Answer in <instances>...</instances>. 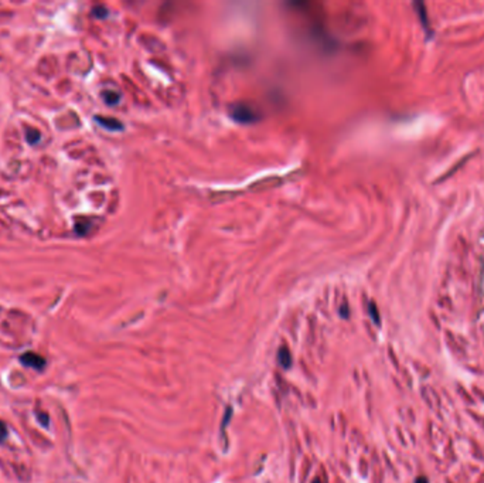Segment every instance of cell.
I'll list each match as a JSON object with an SVG mask.
<instances>
[{"mask_svg": "<svg viewBox=\"0 0 484 483\" xmlns=\"http://www.w3.org/2000/svg\"><path fill=\"white\" fill-rule=\"evenodd\" d=\"M231 117L238 123H252L258 121V112L248 104H235L231 107Z\"/></svg>", "mask_w": 484, "mask_h": 483, "instance_id": "cell-1", "label": "cell"}, {"mask_svg": "<svg viewBox=\"0 0 484 483\" xmlns=\"http://www.w3.org/2000/svg\"><path fill=\"white\" fill-rule=\"evenodd\" d=\"M20 363L26 365V367H29V368H34L37 371H43L46 364H47V362H46V359L43 356L33 353V352H26V353L20 356Z\"/></svg>", "mask_w": 484, "mask_h": 483, "instance_id": "cell-2", "label": "cell"}, {"mask_svg": "<svg viewBox=\"0 0 484 483\" xmlns=\"http://www.w3.org/2000/svg\"><path fill=\"white\" fill-rule=\"evenodd\" d=\"M95 121L98 122L102 128L108 129V130H113V132H116V130H122V129H123L122 122L115 118H109V117H95Z\"/></svg>", "mask_w": 484, "mask_h": 483, "instance_id": "cell-3", "label": "cell"}, {"mask_svg": "<svg viewBox=\"0 0 484 483\" xmlns=\"http://www.w3.org/2000/svg\"><path fill=\"white\" fill-rule=\"evenodd\" d=\"M102 98H104V101L108 105H116V104H119L120 95H119L118 92H115V91H107V92L102 94Z\"/></svg>", "mask_w": 484, "mask_h": 483, "instance_id": "cell-4", "label": "cell"}, {"mask_svg": "<svg viewBox=\"0 0 484 483\" xmlns=\"http://www.w3.org/2000/svg\"><path fill=\"white\" fill-rule=\"evenodd\" d=\"M26 139H27V142H29L30 145H37L40 142V139H41V135H40V132L37 129L27 128V130H26Z\"/></svg>", "mask_w": 484, "mask_h": 483, "instance_id": "cell-5", "label": "cell"}, {"mask_svg": "<svg viewBox=\"0 0 484 483\" xmlns=\"http://www.w3.org/2000/svg\"><path fill=\"white\" fill-rule=\"evenodd\" d=\"M279 362H280V364L283 365L285 368L290 367L292 357H290V353H289V350H287L286 347H282V349L279 350Z\"/></svg>", "mask_w": 484, "mask_h": 483, "instance_id": "cell-6", "label": "cell"}, {"mask_svg": "<svg viewBox=\"0 0 484 483\" xmlns=\"http://www.w3.org/2000/svg\"><path fill=\"white\" fill-rule=\"evenodd\" d=\"M88 230H89L88 221L84 220V218H79L78 221H77V224H75V231L78 233L79 236H84V234L88 233Z\"/></svg>", "mask_w": 484, "mask_h": 483, "instance_id": "cell-7", "label": "cell"}, {"mask_svg": "<svg viewBox=\"0 0 484 483\" xmlns=\"http://www.w3.org/2000/svg\"><path fill=\"white\" fill-rule=\"evenodd\" d=\"M92 14L95 17H98V19H105L108 16V10H107V7H104V6H95L92 9Z\"/></svg>", "mask_w": 484, "mask_h": 483, "instance_id": "cell-8", "label": "cell"}, {"mask_svg": "<svg viewBox=\"0 0 484 483\" xmlns=\"http://www.w3.org/2000/svg\"><path fill=\"white\" fill-rule=\"evenodd\" d=\"M368 309H370V315H371V317L374 319V322H376V325L379 323V315H378V310H376V303H370V306H368Z\"/></svg>", "mask_w": 484, "mask_h": 483, "instance_id": "cell-9", "label": "cell"}, {"mask_svg": "<svg viewBox=\"0 0 484 483\" xmlns=\"http://www.w3.org/2000/svg\"><path fill=\"white\" fill-rule=\"evenodd\" d=\"M7 434H9V431H7V426H6V424L0 420V442H4L6 441V438H7Z\"/></svg>", "mask_w": 484, "mask_h": 483, "instance_id": "cell-10", "label": "cell"}, {"mask_svg": "<svg viewBox=\"0 0 484 483\" xmlns=\"http://www.w3.org/2000/svg\"><path fill=\"white\" fill-rule=\"evenodd\" d=\"M39 420H40V423H41V425H44V426H47V425H49V417H47V414H44V413H40Z\"/></svg>", "mask_w": 484, "mask_h": 483, "instance_id": "cell-11", "label": "cell"}, {"mask_svg": "<svg viewBox=\"0 0 484 483\" xmlns=\"http://www.w3.org/2000/svg\"><path fill=\"white\" fill-rule=\"evenodd\" d=\"M416 483H429V482H428V479H426V478H424V476H422V478H418V479H416Z\"/></svg>", "mask_w": 484, "mask_h": 483, "instance_id": "cell-12", "label": "cell"}]
</instances>
